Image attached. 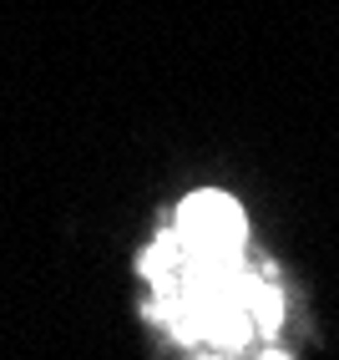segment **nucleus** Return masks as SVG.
I'll use <instances>...</instances> for the list:
<instances>
[{"label": "nucleus", "instance_id": "obj_1", "mask_svg": "<svg viewBox=\"0 0 339 360\" xmlns=\"http://www.w3.org/2000/svg\"><path fill=\"white\" fill-rule=\"evenodd\" d=\"M244 219L233 198H187L173 229L152 249L147 279L157 295V320L187 345L233 350L253 335L279 330V295L258 274H244Z\"/></svg>", "mask_w": 339, "mask_h": 360}]
</instances>
